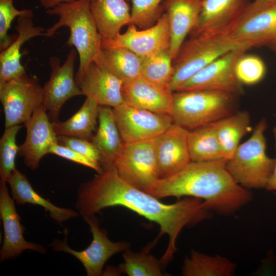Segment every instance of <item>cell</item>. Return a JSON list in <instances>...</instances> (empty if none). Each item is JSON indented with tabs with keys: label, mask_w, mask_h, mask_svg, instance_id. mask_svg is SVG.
<instances>
[{
	"label": "cell",
	"mask_w": 276,
	"mask_h": 276,
	"mask_svg": "<svg viewBox=\"0 0 276 276\" xmlns=\"http://www.w3.org/2000/svg\"><path fill=\"white\" fill-rule=\"evenodd\" d=\"M211 124L227 160L233 156L241 139L251 131L249 114L245 110L235 112Z\"/></svg>",
	"instance_id": "83f0119b"
},
{
	"label": "cell",
	"mask_w": 276,
	"mask_h": 276,
	"mask_svg": "<svg viewBox=\"0 0 276 276\" xmlns=\"http://www.w3.org/2000/svg\"><path fill=\"white\" fill-rule=\"evenodd\" d=\"M225 33L250 49L276 45V2H250Z\"/></svg>",
	"instance_id": "52a82bcc"
},
{
	"label": "cell",
	"mask_w": 276,
	"mask_h": 276,
	"mask_svg": "<svg viewBox=\"0 0 276 276\" xmlns=\"http://www.w3.org/2000/svg\"><path fill=\"white\" fill-rule=\"evenodd\" d=\"M58 144L80 153L101 167L100 152L91 141L84 139L58 136Z\"/></svg>",
	"instance_id": "8d00e7d4"
},
{
	"label": "cell",
	"mask_w": 276,
	"mask_h": 276,
	"mask_svg": "<svg viewBox=\"0 0 276 276\" xmlns=\"http://www.w3.org/2000/svg\"><path fill=\"white\" fill-rule=\"evenodd\" d=\"M254 1H264V2H276V0H254Z\"/></svg>",
	"instance_id": "60d3db41"
},
{
	"label": "cell",
	"mask_w": 276,
	"mask_h": 276,
	"mask_svg": "<svg viewBox=\"0 0 276 276\" xmlns=\"http://www.w3.org/2000/svg\"><path fill=\"white\" fill-rule=\"evenodd\" d=\"M5 128L25 123L42 105V87L38 78L27 72L0 86Z\"/></svg>",
	"instance_id": "9c48e42d"
},
{
	"label": "cell",
	"mask_w": 276,
	"mask_h": 276,
	"mask_svg": "<svg viewBox=\"0 0 276 276\" xmlns=\"http://www.w3.org/2000/svg\"><path fill=\"white\" fill-rule=\"evenodd\" d=\"M14 0H0V51L2 52L13 42L14 37L8 32L13 19L25 14L28 9L19 10L13 5Z\"/></svg>",
	"instance_id": "d590c367"
},
{
	"label": "cell",
	"mask_w": 276,
	"mask_h": 276,
	"mask_svg": "<svg viewBox=\"0 0 276 276\" xmlns=\"http://www.w3.org/2000/svg\"><path fill=\"white\" fill-rule=\"evenodd\" d=\"M173 59L169 49L143 59L141 76L159 87L169 88L173 74Z\"/></svg>",
	"instance_id": "1f68e13d"
},
{
	"label": "cell",
	"mask_w": 276,
	"mask_h": 276,
	"mask_svg": "<svg viewBox=\"0 0 276 276\" xmlns=\"http://www.w3.org/2000/svg\"><path fill=\"white\" fill-rule=\"evenodd\" d=\"M155 141L124 143L112 166L123 179L144 191L159 179Z\"/></svg>",
	"instance_id": "ba28073f"
},
{
	"label": "cell",
	"mask_w": 276,
	"mask_h": 276,
	"mask_svg": "<svg viewBox=\"0 0 276 276\" xmlns=\"http://www.w3.org/2000/svg\"><path fill=\"white\" fill-rule=\"evenodd\" d=\"M236 265L227 259L219 256L211 257L192 250L186 258L182 274L186 276L232 275Z\"/></svg>",
	"instance_id": "f546056e"
},
{
	"label": "cell",
	"mask_w": 276,
	"mask_h": 276,
	"mask_svg": "<svg viewBox=\"0 0 276 276\" xmlns=\"http://www.w3.org/2000/svg\"><path fill=\"white\" fill-rule=\"evenodd\" d=\"M83 217L89 225L93 236L89 245L84 250L77 251L68 246L65 238L63 241L54 240L52 243L53 249L76 258L82 264L87 275H101L106 261L113 255L129 249L130 244L125 241L115 242L109 240L105 231L99 228V220L95 215Z\"/></svg>",
	"instance_id": "30bf717a"
},
{
	"label": "cell",
	"mask_w": 276,
	"mask_h": 276,
	"mask_svg": "<svg viewBox=\"0 0 276 276\" xmlns=\"http://www.w3.org/2000/svg\"><path fill=\"white\" fill-rule=\"evenodd\" d=\"M158 238L147 245L142 251L135 252L129 249L122 254L124 263L119 266V271L129 276H163L162 264L149 254Z\"/></svg>",
	"instance_id": "4dcf8cb0"
},
{
	"label": "cell",
	"mask_w": 276,
	"mask_h": 276,
	"mask_svg": "<svg viewBox=\"0 0 276 276\" xmlns=\"http://www.w3.org/2000/svg\"><path fill=\"white\" fill-rule=\"evenodd\" d=\"M124 82L95 62L87 68L79 85L82 95L101 106L115 107L123 103Z\"/></svg>",
	"instance_id": "7402d4cb"
},
{
	"label": "cell",
	"mask_w": 276,
	"mask_h": 276,
	"mask_svg": "<svg viewBox=\"0 0 276 276\" xmlns=\"http://www.w3.org/2000/svg\"><path fill=\"white\" fill-rule=\"evenodd\" d=\"M237 94L219 90L173 92V123L189 131L210 125L236 112Z\"/></svg>",
	"instance_id": "277c9868"
},
{
	"label": "cell",
	"mask_w": 276,
	"mask_h": 276,
	"mask_svg": "<svg viewBox=\"0 0 276 276\" xmlns=\"http://www.w3.org/2000/svg\"><path fill=\"white\" fill-rule=\"evenodd\" d=\"M6 183H0V216L4 233L0 251L1 262L16 258L26 250L44 254L46 249L42 245L28 242L24 238L25 229L20 223L14 200L10 196Z\"/></svg>",
	"instance_id": "9a60e30c"
},
{
	"label": "cell",
	"mask_w": 276,
	"mask_h": 276,
	"mask_svg": "<svg viewBox=\"0 0 276 276\" xmlns=\"http://www.w3.org/2000/svg\"><path fill=\"white\" fill-rule=\"evenodd\" d=\"M131 4L130 24L146 29L153 26L164 12L165 0H126Z\"/></svg>",
	"instance_id": "836d02e7"
},
{
	"label": "cell",
	"mask_w": 276,
	"mask_h": 276,
	"mask_svg": "<svg viewBox=\"0 0 276 276\" xmlns=\"http://www.w3.org/2000/svg\"><path fill=\"white\" fill-rule=\"evenodd\" d=\"M90 3L89 0H76L46 11L48 15L59 17L58 21L46 30L47 37L53 36L62 27L70 30L66 44L75 47L79 57L75 77L78 86L88 66L96 61L102 50V39L91 14Z\"/></svg>",
	"instance_id": "3957f363"
},
{
	"label": "cell",
	"mask_w": 276,
	"mask_h": 276,
	"mask_svg": "<svg viewBox=\"0 0 276 276\" xmlns=\"http://www.w3.org/2000/svg\"><path fill=\"white\" fill-rule=\"evenodd\" d=\"M7 183L17 204H32L42 206L49 212L51 218L58 223L61 224L79 215L74 210L58 207L44 199L33 189L27 176L17 169L12 173Z\"/></svg>",
	"instance_id": "d4e9b609"
},
{
	"label": "cell",
	"mask_w": 276,
	"mask_h": 276,
	"mask_svg": "<svg viewBox=\"0 0 276 276\" xmlns=\"http://www.w3.org/2000/svg\"><path fill=\"white\" fill-rule=\"evenodd\" d=\"M245 51L235 50L223 55L194 74L176 91L210 90L241 94L242 84L235 75V65Z\"/></svg>",
	"instance_id": "5bb4252c"
},
{
	"label": "cell",
	"mask_w": 276,
	"mask_h": 276,
	"mask_svg": "<svg viewBox=\"0 0 276 276\" xmlns=\"http://www.w3.org/2000/svg\"><path fill=\"white\" fill-rule=\"evenodd\" d=\"M47 112L41 105L25 123L27 134L19 146L18 154L24 157L25 165L32 170L37 168L42 158L49 154L52 146L58 143V136Z\"/></svg>",
	"instance_id": "e0dca14e"
},
{
	"label": "cell",
	"mask_w": 276,
	"mask_h": 276,
	"mask_svg": "<svg viewBox=\"0 0 276 276\" xmlns=\"http://www.w3.org/2000/svg\"><path fill=\"white\" fill-rule=\"evenodd\" d=\"M123 103L153 112L169 114L173 104V92L157 86L142 77L124 82Z\"/></svg>",
	"instance_id": "ac0fdd59"
},
{
	"label": "cell",
	"mask_w": 276,
	"mask_h": 276,
	"mask_svg": "<svg viewBox=\"0 0 276 276\" xmlns=\"http://www.w3.org/2000/svg\"><path fill=\"white\" fill-rule=\"evenodd\" d=\"M32 10L17 17L15 29L18 33L10 45L0 53V86L26 72L20 62L21 46L30 39L45 36L46 30L34 25Z\"/></svg>",
	"instance_id": "d6986e66"
},
{
	"label": "cell",
	"mask_w": 276,
	"mask_h": 276,
	"mask_svg": "<svg viewBox=\"0 0 276 276\" xmlns=\"http://www.w3.org/2000/svg\"><path fill=\"white\" fill-rule=\"evenodd\" d=\"M202 2V0H165L163 3L164 11L168 17L169 50L173 60L187 35L197 24Z\"/></svg>",
	"instance_id": "44dd1931"
},
{
	"label": "cell",
	"mask_w": 276,
	"mask_h": 276,
	"mask_svg": "<svg viewBox=\"0 0 276 276\" xmlns=\"http://www.w3.org/2000/svg\"><path fill=\"white\" fill-rule=\"evenodd\" d=\"M267 122L262 119L256 126L250 137L239 145L226 168L236 181L246 189L266 187L274 170L275 159L266 153L264 132Z\"/></svg>",
	"instance_id": "8992f818"
},
{
	"label": "cell",
	"mask_w": 276,
	"mask_h": 276,
	"mask_svg": "<svg viewBox=\"0 0 276 276\" xmlns=\"http://www.w3.org/2000/svg\"><path fill=\"white\" fill-rule=\"evenodd\" d=\"M249 3L248 0H202L198 21L190 34L225 33Z\"/></svg>",
	"instance_id": "ffe728a7"
},
{
	"label": "cell",
	"mask_w": 276,
	"mask_h": 276,
	"mask_svg": "<svg viewBox=\"0 0 276 276\" xmlns=\"http://www.w3.org/2000/svg\"><path fill=\"white\" fill-rule=\"evenodd\" d=\"M143 59L120 47L102 49L95 62L125 82L141 76Z\"/></svg>",
	"instance_id": "4316f807"
},
{
	"label": "cell",
	"mask_w": 276,
	"mask_h": 276,
	"mask_svg": "<svg viewBox=\"0 0 276 276\" xmlns=\"http://www.w3.org/2000/svg\"><path fill=\"white\" fill-rule=\"evenodd\" d=\"M189 131L173 123L155 138V151L159 179L175 175L191 162L188 145Z\"/></svg>",
	"instance_id": "2e32d148"
},
{
	"label": "cell",
	"mask_w": 276,
	"mask_h": 276,
	"mask_svg": "<svg viewBox=\"0 0 276 276\" xmlns=\"http://www.w3.org/2000/svg\"><path fill=\"white\" fill-rule=\"evenodd\" d=\"M91 142L100 152L101 166L103 170L112 167L114 159L124 142L112 107L100 105L98 126Z\"/></svg>",
	"instance_id": "603a6c76"
},
{
	"label": "cell",
	"mask_w": 276,
	"mask_h": 276,
	"mask_svg": "<svg viewBox=\"0 0 276 276\" xmlns=\"http://www.w3.org/2000/svg\"><path fill=\"white\" fill-rule=\"evenodd\" d=\"M22 126L16 125L5 128L0 140V178L6 182L16 169L15 159L19 146L16 144V135Z\"/></svg>",
	"instance_id": "d6a6232c"
},
{
	"label": "cell",
	"mask_w": 276,
	"mask_h": 276,
	"mask_svg": "<svg viewBox=\"0 0 276 276\" xmlns=\"http://www.w3.org/2000/svg\"><path fill=\"white\" fill-rule=\"evenodd\" d=\"M112 110L124 143L156 138L173 124L170 115L136 108L124 103Z\"/></svg>",
	"instance_id": "7c38bea8"
},
{
	"label": "cell",
	"mask_w": 276,
	"mask_h": 276,
	"mask_svg": "<svg viewBox=\"0 0 276 276\" xmlns=\"http://www.w3.org/2000/svg\"><path fill=\"white\" fill-rule=\"evenodd\" d=\"M40 6L46 9L53 8L58 5L65 3L73 2L76 0H37ZM92 2L94 0H89Z\"/></svg>",
	"instance_id": "f35d334b"
},
{
	"label": "cell",
	"mask_w": 276,
	"mask_h": 276,
	"mask_svg": "<svg viewBox=\"0 0 276 276\" xmlns=\"http://www.w3.org/2000/svg\"><path fill=\"white\" fill-rule=\"evenodd\" d=\"M49 154H53L78 164L90 168L98 173L103 171L102 168L89 158L75 150L58 143L52 146Z\"/></svg>",
	"instance_id": "74e56055"
},
{
	"label": "cell",
	"mask_w": 276,
	"mask_h": 276,
	"mask_svg": "<svg viewBox=\"0 0 276 276\" xmlns=\"http://www.w3.org/2000/svg\"><path fill=\"white\" fill-rule=\"evenodd\" d=\"M274 137L275 140V146L276 150V127L273 129ZM275 166L273 171L269 179L268 180L265 188L270 191H276V157Z\"/></svg>",
	"instance_id": "ab89813d"
},
{
	"label": "cell",
	"mask_w": 276,
	"mask_h": 276,
	"mask_svg": "<svg viewBox=\"0 0 276 276\" xmlns=\"http://www.w3.org/2000/svg\"><path fill=\"white\" fill-rule=\"evenodd\" d=\"M188 145L191 161L226 159L222 146L212 124L189 131Z\"/></svg>",
	"instance_id": "f1b7e54d"
},
{
	"label": "cell",
	"mask_w": 276,
	"mask_h": 276,
	"mask_svg": "<svg viewBox=\"0 0 276 276\" xmlns=\"http://www.w3.org/2000/svg\"><path fill=\"white\" fill-rule=\"evenodd\" d=\"M77 53L76 50L72 49L62 65L58 57L53 56L50 58L51 73L48 81L42 87V106L48 111L52 122L58 121L60 110L66 101L83 95L74 78Z\"/></svg>",
	"instance_id": "8fae6325"
},
{
	"label": "cell",
	"mask_w": 276,
	"mask_h": 276,
	"mask_svg": "<svg viewBox=\"0 0 276 276\" xmlns=\"http://www.w3.org/2000/svg\"><path fill=\"white\" fill-rule=\"evenodd\" d=\"M100 105L86 97L80 109L64 122H52L57 136L84 139L91 141L98 122Z\"/></svg>",
	"instance_id": "484cf974"
},
{
	"label": "cell",
	"mask_w": 276,
	"mask_h": 276,
	"mask_svg": "<svg viewBox=\"0 0 276 276\" xmlns=\"http://www.w3.org/2000/svg\"><path fill=\"white\" fill-rule=\"evenodd\" d=\"M225 33H202L184 41L173 61V74L169 87L174 92L194 74L223 55L235 50L246 51Z\"/></svg>",
	"instance_id": "5b68a950"
},
{
	"label": "cell",
	"mask_w": 276,
	"mask_h": 276,
	"mask_svg": "<svg viewBox=\"0 0 276 276\" xmlns=\"http://www.w3.org/2000/svg\"><path fill=\"white\" fill-rule=\"evenodd\" d=\"M226 159L191 161L177 173L158 179L145 192L157 198L187 196L203 200L209 210L228 215L251 199L226 168Z\"/></svg>",
	"instance_id": "7a4b0ae2"
},
{
	"label": "cell",
	"mask_w": 276,
	"mask_h": 276,
	"mask_svg": "<svg viewBox=\"0 0 276 276\" xmlns=\"http://www.w3.org/2000/svg\"><path fill=\"white\" fill-rule=\"evenodd\" d=\"M126 0H94L90 8L102 40L120 33L122 28L131 24V10Z\"/></svg>",
	"instance_id": "cb8c5ba5"
},
{
	"label": "cell",
	"mask_w": 276,
	"mask_h": 276,
	"mask_svg": "<svg viewBox=\"0 0 276 276\" xmlns=\"http://www.w3.org/2000/svg\"><path fill=\"white\" fill-rule=\"evenodd\" d=\"M158 199L125 181L112 167L80 186L76 206L84 217L107 207L122 206L155 222L160 229L158 237L164 234L169 237L166 251L160 260L166 264L176 250V239L183 228L206 219L209 210L205 202L197 198L189 197L172 204Z\"/></svg>",
	"instance_id": "6da1fadb"
},
{
	"label": "cell",
	"mask_w": 276,
	"mask_h": 276,
	"mask_svg": "<svg viewBox=\"0 0 276 276\" xmlns=\"http://www.w3.org/2000/svg\"><path fill=\"white\" fill-rule=\"evenodd\" d=\"M266 67L263 60L254 55H242L235 65V75L242 84L254 85L265 77Z\"/></svg>",
	"instance_id": "e575fe53"
},
{
	"label": "cell",
	"mask_w": 276,
	"mask_h": 276,
	"mask_svg": "<svg viewBox=\"0 0 276 276\" xmlns=\"http://www.w3.org/2000/svg\"><path fill=\"white\" fill-rule=\"evenodd\" d=\"M170 33L168 17L164 12L152 26L139 30L129 24L126 31L115 37L102 40L101 49L125 48L142 58L153 55L169 49Z\"/></svg>",
	"instance_id": "4fadbf2b"
}]
</instances>
